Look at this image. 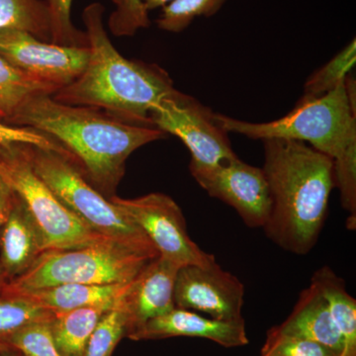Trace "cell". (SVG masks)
I'll list each match as a JSON object with an SVG mask.
<instances>
[{
    "mask_svg": "<svg viewBox=\"0 0 356 356\" xmlns=\"http://www.w3.org/2000/svg\"><path fill=\"white\" fill-rule=\"evenodd\" d=\"M109 199L144 232L161 257L179 266L216 264L214 255L191 240L184 213L170 196L156 192L133 199Z\"/></svg>",
    "mask_w": 356,
    "mask_h": 356,
    "instance_id": "obj_9",
    "label": "cell"
},
{
    "mask_svg": "<svg viewBox=\"0 0 356 356\" xmlns=\"http://www.w3.org/2000/svg\"><path fill=\"white\" fill-rule=\"evenodd\" d=\"M151 120L154 128L182 140L191 154V170H209L236 158L216 113L179 91L154 107Z\"/></svg>",
    "mask_w": 356,
    "mask_h": 356,
    "instance_id": "obj_8",
    "label": "cell"
},
{
    "mask_svg": "<svg viewBox=\"0 0 356 356\" xmlns=\"http://www.w3.org/2000/svg\"><path fill=\"white\" fill-rule=\"evenodd\" d=\"M191 172L211 197L234 208L250 228H264L268 221L270 193L262 168L236 156L216 168Z\"/></svg>",
    "mask_w": 356,
    "mask_h": 356,
    "instance_id": "obj_11",
    "label": "cell"
},
{
    "mask_svg": "<svg viewBox=\"0 0 356 356\" xmlns=\"http://www.w3.org/2000/svg\"><path fill=\"white\" fill-rule=\"evenodd\" d=\"M58 90L56 86L23 74L0 58V121L7 125L33 98L53 96Z\"/></svg>",
    "mask_w": 356,
    "mask_h": 356,
    "instance_id": "obj_20",
    "label": "cell"
},
{
    "mask_svg": "<svg viewBox=\"0 0 356 356\" xmlns=\"http://www.w3.org/2000/svg\"><path fill=\"white\" fill-rule=\"evenodd\" d=\"M50 19L51 43L60 46L88 47L86 32L72 24L70 14L74 0H44Z\"/></svg>",
    "mask_w": 356,
    "mask_h": 356,
    "instance_id": "obj_27",
    "label": "cell"
},
{
    "mask_svg": "<svg viewBox=\"0 0 356 356\" xmlns=\"http://www.w3.org/2000/svg\"><path fill=\"white\" fill-rule=\"evenodd\" d=\"M55 315L26 297L0 294V341L26 325L51 321Z\"/></svg>",
    "mask_w": 356,
    "mask_h": 356,
    "instance_id": "obj_23",
    "label": "cell"
},
{
    "mask_svg": "<svg viewBox=\"0 0 356 356\" xmlns=\"http://www.w3.org/2000/svg\"><path fill=\"white\" fill-rule=\"evenodd\" d=\"M271 209L264 231L288 252L306 255L324 227L334 184L332 159L300 140H262Z\"/></svg>",
    "mask_w": 356,
    "mask_h": 356,
    "instance_id": "obj_2",
    "label": "cell"
},
{
    "mask_svg": "<svg viewBox=\"0 0 356 356\" xmlns=\"http://www.w3.org/2000/svg\"><path fill=\"white\" fill-rule=\"evenodd\" d=\"M173 337H200L224 348L247 346L245 321L229 322L206 318L195 312L177 308L147 321L129 334L133 341H149Z\"/></svg>",
    "mask_w": 356,
    "mask_h": 356,
    "instance_id": "obj_13",
    "label": "cell"
},
{
    "mask_svg": "<svg viewBox=\"0 0 356 356\" xmlns=\"http://www.w3.org/2000/svg\"><path fill=\"white\" fill-rule=\"evenodd\" d=\"M116 6H119L121 3L122 0H112Z\"/></svg>",
    "mask_w": 356,
    "mask_h": 356,
    "instance_id": "obj_34",
    "label": "cell"
},
{
    "mask_svg": "<svg viewBox=\"0 0 356 356\" xmlns=\"http://www.w3.org/2000/svg\"><path fill=\"white\" fill-rule=\"evenodd\" d=\"M111 308L105 306L86 307L56 314L50 325L54 341L62 355L84 356L86 346L96 325Z\"/></svg>",
    "mask_w": 356,
    "mask_h": 356,
    "instance_id": "obj_19",
    "label": "cell"
},
{
    "mask_svg": "<svg viewBox=\"0 0 356 356\" xmlns=\"http://www.w3.org/2000/svg\"><path fill=\"white\" fill-rule=\"evenodd\" d=\"M128 284L93 285L67 283L18 296L26 297L53 313H64L86 307H113L127 292Z\"/></svg>",
    "mask_w": 356,
    "mask_h": 356,
    "instance_id": "obj_17",
    "label": "cell"
},
{
    "mask_svg": "<svg viewBox=\"0 0 356 356\" xmlns=\"http://www.w3.org/2000/svg\"><path fill=\"white\" fill-rule=\"evenodd\" d=\"M173 297L177 308L201 312L220 321H243L245 286L217 262L210 266L180 267Z\"/></svg>",
    "mask_w": 356,
    "mask_h": 356,
    "instance_id": "obj_12",
    "label": "cell"
},
{
    "mask_svg": "<svg viewBox=\"0 0 356 356\" xmlns=\"http://www.w3.org/2000/svg\"><path fill=\"white\" fill-rule=\"evenodd\" d=\"M43 252L38 229L25 204L14 193L0 229V269L6 284L25 273Z\"/></svg>",
    "mask_w": 356,
    "mask_h": 356,
    "instance_id": "obj_15",
    "label": "cell"
},
{
    "mask_svg": "<svg viewBox=\"0 0 356 356\" xmlns=\"http://www.w3.org/2000/svg\"><path fill=\"white\" fill-rule=\"evenodd\" d=\"M129 1L136 6L140 14L147 16L149 10H153V9L158 8V7L168 6L175 0H129Z\"/></svg>",
    "mask_w": 356,
    "mask_h": 356,
    "instance_id": "obj_31",
    "label": "cell"
},
{
    "mask_svg": "<svg viewBox=\"0 0 356 356\" xmlns=\"http://www.w3.org/2000/svg\"><path fill=\"white\" fill-rule=\"evenodd\" d=\"M0 58L23 74L60 90L81 74L89 48L42 41L21 30L0 31Z\"/></svg>",
    "mask_w": 356,
    "mask_h": 356,
    "instance_id": "obj_10",
    "label": "cell"
},
{
    "mask_svg": "<svg viewBox=\"0 0 356 356\" xmlns=\"http://www.w3.org/2000/svg\"><path fill=\"white\" fill-rule=\"evenodd\" d=\"M261 353L271 356H337L322 344L282 334L273 327L267 332Z\"/></svg>",
    "mask_w": 356,
    "mask_h": 356,
    "instance_id": "obj_28",
    "label": "cell"
},
{
    "mask_svg": "<svg viewBox=\"0 0 356 356\" xmlns=\"http://www.w3.org/2000/svg\"><path fill=\"white\" fill-rule=\"evenodd\" d=\"M276 329L287 336L322 344L337 356L343 350L341 336L332 317L329 303L313 283L301 292L289 317Z\"/></svg>",
    "mask_w": 356,
    "mask_h": 356,
    "instance_id": "obj_16",
    "label": "cell"
},
{
    "mask_svg": "<svg viewBox=\"0 0 356 356\" xmlns=\"http://www.w3.org/2000/svg\"><path fill=\"white\" fill-rule=\"evenodd\" d=\"M178 264L159 255L130 283L123 303L129 316V334L147 321L175 308V283ZM127 336V337H128Z\"/></svg>",
    "mask_w": 356,
    "mask_h": 356,
    "instance_id": "obj_14",
    "label": "cell"
},
{
    "mask_svg": "<svg viewBox=\"0 0 356 356\" xmlns=\"http://www.w3.org/2000/svg\"><path fill=\"white\" fill-rule=\"evenodd\" d=\"M123 298L100 318L89 339L84 356H111L119 341L128 336L130 324Z\"/></svg>",
    "mask_w": 356,
    "mask_h": 356,
    "instance_id": "obj_22",
    "label": "cell"
},
{
    "mask_svg": "<svg viewBox=\"0 0 356 356\" xmlns=\"http://www.w3.org/2000/svg\"><path fill=\"white\" fill-rule=\"evenodd\" d=\"M158 257L125 241L104 236L86 247L43 252L25 273L7 283L0 294L18 296L67 283L128 284Z\"/></svg>",
    "mask_w": 356,
    "mask_h": 356,
    "instance_id": "obj_5",
    "label": "cell"
},
{
    "mask_svg": "<svg viewBox=\"0 0 356 356\" xmlns=\"http://www.w3.org/2000/svg\"><path fill=\"white\" fill-rule=\"evenodd\" d=\"M19 144L31 145L42 149H51L67 158L69 156V154L64 147L38 131L31 128L7 125L0 121V146L8 147Z\"/></svg>",
    "mask_w": 356,
    "mask_h": 356,
    "instance_id": "obj_29",
    "label": "cell"
},
{
    "mask_svg": "<svg viewBox=\"0 0 356 356\" xmlns=\"http://www.w3.org/2000/svg\"><path fill=\"white\" fill-rule=\"evenodd\" d=\"M356 60V44L353 39L343 50L321 67L305 83L304 90L307 95H323L346 81Z\"/></svg>",
    "mask_w": 356,
    "mask_h": 356,
    "instance_id": "obj_24",
    "label": "cell"
},
{
    "mask_svg": "<svg viewBox=\"0 0 356 356\" xmlns=\"http://www.w3.org/2000/svg\"><path fill=\"white\" fill-rule=\"evenodd\" d=\"M356 108L351 104L346 81L323 95H307L282 118L252 123L217 114L227 133L254 140L288 139L309 143L313 149L332 159L334 184L341 192V205L348 211L346 228L356 229Z\"/></svg>",
    "mask_w": 356,
    "mask_h": 356,
    "instance_id": "obj_4",
    "label": "cell"
},
{
    "mask_svg": "<svg viewBox=\"0 0 356 356\" xmlns=\"http://www.w3.org/2000/svg\"><path fill=\"white\" fill-rule=\"evenodd\" d=\"M14 350V348H11L9 344L4 343V341H0V353H6V351H10Z\"/></svg>",
    "mask_w": 356,
    "mask_h": 356,
    "instance_id": "obj_32",
    "label": "cell"
},
{
    "mask_svg": "<svg viewBox=\"0 0 356 356\" xmlns=\"http://www.w3.org/2000/svg\"><path fill=\"white\" fill-rule=\"evenodd\" d=\"M226 0H175L163 7L156 23L161 30L178 33L188 27L194 18L212 16Z\"/></svg>",
    "mask_w": 356,
    "mask_h": 356,
    "instance_id": "obj_25",
    "label": "cell"
},
{
    "mask_svg": "<svg viewBox=\"0 0 356 356\" xmlns=\"http://www.w3.org/2000/svg\"><path fill=\"white\" fill-rule=\"evenodd\" d=\"M261 356H271V355H264V353H261Z\"/></svg>",
    "mask_w": 356,
    "mask_h": 356,
    "instance_id": "obj_35",
    "label": "cell"
},
{
    "mask_svg": "<svg viewBox=\"0 0 356 356\" xmlns=\"http://www.w3.org/2000/svg\"><path fill=\"white\" fill-rule=\"evenodd\" d=\"M19 145L0 146V177L29 211L41 236L44 252L74 250L104 238L65 208L34 172Z\"/></svg>",
    "mask_w": 356,
    "mask_h": 356,
    "instance_id": "obj_7",
    "label": "cell"
},
{
    "mask_svg": "<svg viewBox=\"0 0 356 356\" xmlns=\"http://www.w3.org/2000/svg\"><path fill=\"white\" fill-rule=\"evenodd\" d=\"M50 322L26 325L1 341L23 356H63L54 341Z\"/></svg>",
    "mask_w": 356,
    "mask_h": 356,
    "instance_id": "obj_26",
    "label": "cell"
},
{
    "mask_svg": "<svg viewBox=\"0 0 356 356\" xmlns=\"http://www.w3.org/2000/svg\"><path fill=\"white\" fill-rule=\"evenodd\" d=\"M19 149L58 200L92 231L159 254L144 232L95 188L70 159L31 145L20 144Z\"/></svg>",
    "mask_w": 356,
    "mask_h": 356,
    "instance_id": "obj_6",
    "label": "cell"
},
{
    "mask_svg": "<svg viewBox=\"0 0 356 356\" xmlns=\"http://www.w3.org/2000/svg\"><path fill=\"white\" fill-rule=\"evenodd\" d=\"M0 356H23L22 355H20L18 351H16L15 350H13L10 351H6V353H0Z\"/></svg>",
    "mask_w": 356,
    "mask_h": 356,
    "instance_id": "obj_33",
    "label": "cell"
},
{
    "mask_svg": "<svg viewBox=\"0 0 356 356\" xmlns=\"http://www.w3.org/2000/svg\"><path fill=\"white\" fill-rule=\"evenodd\" d=\"M21 30L51 42L50 19L44 0H0V31Z\"/></svg>",
    "mask_w": 356,
    "mask_h": 356,
    "instance_id": "obj_21",
    "label": "cell"
},
{
    "mask_svg": "<svg viewBox=\"0 0 356 356\" xmlns=\"http://www.w3.org/2000/svg\"><path fill=\"white\" fill-rule=\"evenodd\" d=\"M13 197L14 192L13 189L0 177V229L6 222L7 215H8L9 210H10L11 204H13ZM6 285V280H4L1 269H0V292Z\"/></svg>",
    "mask_w": 356,
    "mask_h": 356,
    "instance_id": "obj_30",
    "label": "cell"
},
{
    "mask_svg": "<svg viewBox=\"0 0 356 356\" xmlns=\"http://www.w3.org/2000/svg\"><path fill=\"white\" fill-rule=\"evenodd\" d=\"M311 283L329 303L343 343L339 356H356V300L346 290V282L331 267L323 266L313 274Z\"/></svg>",
    "mask_w": 356,
    "mask_h": 356,
    "instance_id": "obj_18",
    "label": "cell"
},
{
    "mask_svg": "<svg viewBox=\"0 0 356 356\" xmlns=\"http://www.w3.org/2000/svg\"><path fill=\"white\" fill-rule=\"evenodd\" d=\"M103 13L99 2L84 8L88 65L81 76L51 97L65 104L102 110L132 125L154 127L152 111L177 90L158 65L133 62L116 50L103 24Z\"/></svg>",
    "mask_w": 356,
    "mask_h": 356,
    "instance_id": "obj_3",
    "label": "cell"
},
{
    "mask_svg": "<svg viewBox=\"0 0 356 356\" xmlns=\"http://www.w3.org/2000/svg\"><path fill=\"white\" fill-rule=\"evenodd\" d=\"M9 125L34 129L57 142L107 198L115 195L129 156L165 136L159 129L125 123L102 110L65 104L49 95L30 100Z\"/></svg>",
    "mask_w": 356,
    "mask_h": 356,
    "instance_id": "obj_1",
    "label": "cell"
}]
</instances>
